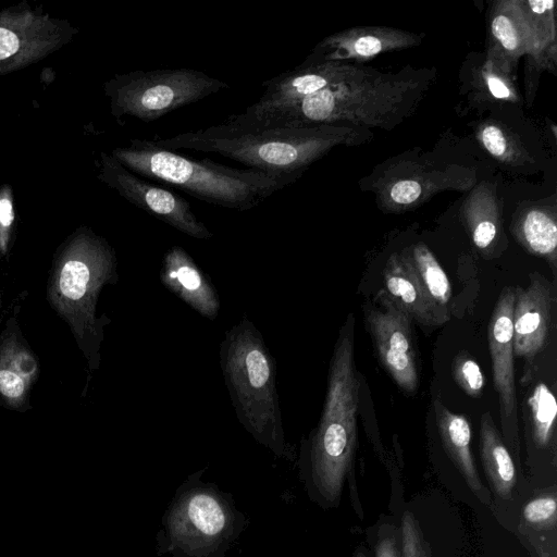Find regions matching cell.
<instances>
[{"mask_svg":"<svg viewBox=\"0 0 557 557\" xmlns=\"http://www.w3.org/2000/svg\"><path fill=\"white\" fill-rule=\"evenodd\" d=\"M458 386L470 397H480L484 387V375L479 363L468 354H458L451 366Z\"/></svg>","mask_w":557,"mask_h":557,"instance_id":"cell-30","label":"cell"},{"mask_svg":"<svg viewBox=\"0 0 557 557\" xmlns=\"http://www.w3.org/2000/svg\"><path fill=\"white\" fill-rule=\"evenodd\" d=\"M515 299L516 287L503 288L487 329L493 383L498 395L500 423L504 436L510 444L518 440L512 332Z\"/></svg>","mask_w":557,"mask_h":557,"instance_id":"cell-14","label":"cell"},{"mask_svg":"<svg viewBox=\"0 0 557 557\" xmlns=\"http://www.w3.org/2000/svg\"><path fill=\"white\" fill-rule=\"evenodd\" d=\"M424 34L388 26L351 27L332 34L320 41L305 62L362 63L379 54L419 46Z\"/></svg>","mask_w":557,"mask_h":557,"instance_id":"cell-15","label":"cell"},{"mask_svg":"<svg viewBox=\"0 0 557 557\" xmlns=\"http://www.w3.org/2000/svg\"><path fill=\"white\" fill-rule=\"evenodd\" d=\"M372 137L371 131L359 127H271L239 123L228 117L218 125L152 143L173 151L218 153L248 169L295 182L314 161L336 146H359Z\"/></svg>","mask_w":557,"mask_h":557,"instance_id":"cell-2","label":"cell"},{"mask_svg":"<svg viewBox=\"0 0 557 557\" xmlns=\"http://www.w3.org/2000/svg\"><path fill=\"white\" fill-rule=\"evenodd\" d=\"M77 28L26 2L0 11V75L29 66L69 44Z\"/></svg>","mask_w":557,"mask_h":557,"instance_id":"cell-10","label":"cell"},{"mask_svg":"<svg viewBox=\"0 0 557 557\" xmlns=\"http://www.w3.org/2000/svg\"><path fill=\"white\" fill-rule=\"evenodd\" d=\"M433 408L438 434L447 455L468 486L484 504L490 505L491 498L484 490L471 453V426L468 419L451 412L440 397L434 399Z\"/></svg>","mask_w":557,"mask_h":557,"instance_id":"cell-22","label":"cell"},{"mask_svg":"<svg viewBox=\"0 0 557 557\" xmlns=\"http://www.w3.org/2000/svg\"><path fill=\"white\" fill-rule=\"evenodd\" d=\"M480 450L484 472L493 490L499 497L509 498L517 483L516 467L490 411L481 416Z\"/></svg>","mask_w":557,"mask_h":557,"instance_id":"cell-25","label":"cell"},{"mask_svg":"<svg viewBox=\"0 0 557 557\" xmlns=\"http://www.w3.org/2000/svg\"><path fill=\"white\" fill-rule=\"evenodd\" d=\"M17 308L0 333V404L26 412L32 408L30 394L39 376V360L21 331Z\"/></svg>","mask_w":557,"mask_h":557,"instance_id":"cell-16","label":"cell"},{"mask_svg":"<svg viewBox=\"0 0 557 557\" xmlns=\"http://www.w3.org/2000/svg\"><path fill=\"white\" fill-rule=\"evenodd\" d=\"M410 261L418 278L432 301L444 310H448L451 298V286L446 272L434 253L423 243H417L403 250Z\"/></svg>","mask_w":557,"mask_h":557,"instance_id":"cell-26","label":"cell"},{"mask_svg":"<svg viewBox=\"0 0 557 557\" xmlns=\"http://www.w3.org/2000/svg\"><path fill=\"white\" fill-rule=\"evenodd\" d=\"M557 502L554 495H544L530 500L523 508L524 520L541 529L556 527Z\"/></svg>","mask_w":557,"mask_h":557,"instance_id":"cell-33","label":"cell"},{"mask_svg":"<svg viewBox=\"0 0 557 557\" xmlns=\"http://www.w3.org/2000/svg\"><path fill=\"white\" fill-rule=\"evenodd\" d=\"M356 557H364L361 553L357 554Z\"/></svg>","mask_w":557,"mask_h":557,"instance_id":"cell-36","label":"cell"},{"mask_svg":"<svg viewBox=\"0 0 557 557\" xmlns=\"http://www.w3.org/2000/svg\"><path fill=\"white\" fill-rule=\"evenodd\" d=\"M97 176L128 202L183 234L197 239H209L213 236L191 211L186 199L139 178L111 153L101 152Z\"/></svg>","mask_w":557,"mask_h":557,"instance_id":"cell-11","label":"cell"},{"mask_svg":"<svg viewBox=\"0 0 557 557\" xmlns=\"http://www.w3.org/2000/svg\"><path fill=\"white\" fill-rule=\"evenodd\" d=\"M2 295H3V292H2L1 282H0V310H1V306H2Z\"/></svg>","mask_w":557,"mask_h":557,"instance_id":"cell-35","label":"cell"},{"mask_svg":"<svg viewBox=\"0 0 557 557\" xmlns=\"http://www.w3.org/2000/svg\"><path fill=\"white\" fill-rule=\"evenodd\" d=\"M510 231L531 255L544 259L553 272L557 265V220L555 206L531 203L518 209Z\"/></svg>","mask_w":557,"mask_h":557,"instance_id":"cell-23","label":"cell"},{"mask_svg":"<svg viewBox=\"0 0 557 557\" xmlns=\"http://www.w3.org/2000/svg\"><path fill=\"white\" fill-rule=\"evenodd\" d=\"M111 114L132 116L144 123L228 88V85L194 69L136 70L104 83Z\"/></svg>","mask_w":557,"mask_h":557,"instance_id":"cell-8","label":"cell"},{"mask_svg":"<svg viewBox=\"0 0 557 557\" xmlns=\"http://www.w3.org/2000/svg\"><path fill=\"white\" fill-rule=\"evenodd\" d=\"M220 366L239 423L256 442L287 458L288 445L276 388V361L247 317L224 334Z\"/></svg>","mask_w":557,"mask_h":557,"instance_id":"cell-5","label":"cell"},{"mask_svg":"<svg viewBox=\"0 0 557 557\" xmlns=\"http://www.w3.org/2000/svg\"><path fill=\"white\" fill-rule=\"evenodd\" d=\"M383 277L384 292L410 319L422 326L437 327L450 319L449 311L432 301L403 251L388 257Z\"/></svg>","mask_w":557,"mask_h":557,"instance_id":"cell-18","label":"cell"},{"mask_svg":"<svg viewBox=\"0 0 557 557\" xmlns=\"http://www.w3.org/2000/svg\"><path fill=\"white\" fill-rule=\"evenodd\" d=\"M242 522L230 495L194 474L180 486L163 518L159 548L173 557H223Z\"/></svg>","mask_w":557,"mask_h":557,"instance_id":"cell-7","label":"cell"},{"mask_svg":"<svg viewBox=\"0 0 557 557\" xmlns=\"http://www.w3.org/2000/svg\"><path fill=\"white\" fill-rule=\"evenodd\" d=\"M555 289L541 273L530 274L525 288L516 287L512 314L513 355L524 361L521 383L535 373V359L545 348L553 323Z\"/></svg>","mask_w":557,"mask_h":557,"instance_id":"cell-13","label":"cell"},{"mask_svg":"<svg viewBox=\"0 0 557 557\" xmlns=\"http://www.w3.org/2000/svg\"><path fill=\"white\" fill-rule=\"evenodd\" d=\"M111 154L131 172L174 186L210 205L250 210L294 181L255 169H236L209 158L190 159L156 146L149 139H132Z\"/></svg>","mask_w":557,"mask_h":557,"instance_id":"cell-4","label":"cell"},{"mask_svg":"<svg viewBox=\"0 0 557 557\" xmlns=\"http://www.w3.org/2000/svg\"><path fill=\"white\" fill-rule=\"evenodd\" d=\"M371 189L381 210L405 212L420 207L435 194L471 190L476 182L470 168L440 164L430 157L399 156L381 164Z\"/></svg>","mask_w":557,"mask_h":557,"instance_id":"cell-9","label":"cell"},{"mask_svg":"<svg viewBox=\"0 0 557 557\" xmlns=\"http://www.w3.org/2000/svg\"><path fill=\"white\" fill-rule=\"evenodd\" d=\"M531 45L518 0L493 3L488 15L487 55L513 75L522 55H530Z\"/></svg>","mask_w":557,"mask_h":557,"instance_id":"cell-21","label":"cell"},{"mask_svg":"<svg viewBox=\"0 0 557 557\" xmlns=\"http://www.w3.org/2000/svg\"><path fill=\"white\" fill-rule=\"evenodd\" d=\"M435 75L434 69L408 65L384 73L359 64L349 76L300 100L230 117L271 127L337 125L392 131L417 110Z\"/></svg>","mask_w":557,"mask_h":557,"instance_id":"cell-1","label":"cell"},{"mask_svg":"<svg viewBox=\"0 0 557 557\" xmlns=\"http://www.w3.org/2000/svg\"><path fill=\"white\" fill-rule=\"evenodd\" d=\"M161 283L205 318L214 320L220 299L214 285L189 253L180 246L170 248L162 260Z\"/></svg>","mask_w":557,"mask_h":557,"instance_id":"cell-19","label":"cell"},{"mask_svg":"<svg viewBox=\"0 0 557 557\" xmlns=\"http://www.w3.org/2000/svg\"><path fill=\"white\" fill-rule=\"evenodd\" d=\"M528 404L534 442L542 448L548 447L555 435L556 397L549 386L539 382L533 388Z\"/></svg>","mask_w":557,"mask_h":557,"instance_id":"cell-28","label":"cell"},{"mask_svg":"<svg viewBox=\"0 0 557 557\" xmlns=\"http://www.w3.org/2000/svg\"><path fill=\"white\" fill-rule=\"evenodd\" d=\"M401 557H431L430 545L410 511L401 517Z\"/></svg>","mask_w":557,"mask_h":557,"instance_id":"cell-31","label":"cell"},{"mask_svg":"<svg viewBox=\"0 0 557 557\" xmlns=\"http://www.w3.org/2000/svg\"><path fill=\"white\" fill-rule=\"evenodd\" d=\"M359 382L354 362L352 326L338 337L330 362L326 394L307 447L309 486L326 504H335L350 470L357 445Z\"/></svg>","mask_w":557,"mask_h":557,"instance_id":"cell-6","label":"cell"},{"mask_svg":"<svg viewBox=\"0 0 557 557\" xmlns=\"http://www.w3.org/2000/svg\"><path fill=\"white\" fill-rule=\"evenodd\" d=\"M358 65L352 62H304L294 70L263 82L264 92L245 112L258 113L300 100L349 76Z\"/></svg>","mask_w":557,"mask_h":557,"instance_id":"cell-17","label":"cell"},{"mask_svg":"<svg viewBox=\"0 0 557 557\" xmlns=\"http://www.w3.org/2000/svg\"><path fill=\"white\" fill-rule=\"evenodd\" d=\"M375 557H401L394 536H383L379 540Z\"/></svg>","mask_w":557,"mask_h":557,"instance_id":"cell-34","label":"cell"},{"mask_svg":"<svg viewBox=\"0 0 557 557\" xmlns=\"http://www.w3.org/2000/svg\"><path fill=\"white\" fill-rule=\"evenodd\" d=\"M480 75L485 89L494 99L508 102L519 101L513 75L502 69L491 58L486 57L480 69Z\"/></svg>","mask_w":557,"mask_h":557,"instance_id":"cell-29","label":"cell"},{"mask_svg":"<svg viewBox=\"0 0 557 557\" xmlns=\"http://www.w3.org/2000/svg\"><path fill=\"white\" fill-rule=\"evenodd\" d=\"M15 228L13 191L10 185L0 186V259L11 251Z\"/></svg>","mask_w":557,"mask_h":557,"instance_id":"cell-32","label":"cell"},{"mask_svg":"<svg viewBox=\"0 0 557 557\" xmlns=\"http://www.w3.org/2000/svg\"><path fill=\"white\" fill-rule=\"evenodd\" d=\"M518 4L531 45L528 61H532L536 69L555 73L557 32L554 0H518Z\"/></svg>","mask_w":557,"mask_h":557,"instance_id":"cell-24","label":"cell"},{"mask_svg":"<svg viewBox=\"0 0 557 557\" xmlns=\"http://www.w3.org/2000/svg\"><path fill=\"white\" fill-rule=\"evenodd\" d=\"M119 280L117 259L106 238L86 226L77 228L55 252L47 283L51 308L67 324L90 372L98 370L104 327L97 315L102 288Z\"/></svg>","mask_w":557,"mask_h":557,"instance_id":"cell-3","label":"cell"},{"mask_svg":"<svg viewBox=\"0 0 557 557\" xmlns=\"http://www.w3.org/2000/svg\"><path fill=\"white\" fill-rule=\"evenodd\" d=\"M463 224L475 248L484 258L498 257L506 249L502 208L494 187L488 182L474 185L461 208Z\"/></svg>","mask_w":557,"mask_h":557,"instance_id":"cell-20","label":"cell"},{"mask_svg":"<svg viewBox=\"0 0 557 557\" xmlns=\"http://www.w3.org/2000/svg\"><path fill=\"white\" fill-rule=\"evenodd\" d=\"M376 300L381 308H364V321L377 358L401 389L413 393L419 386V372L411 319L384 290Z\"/></svg>","mask_w":557,"mask_h":557,"instance_id":"cell-12","label":"cell"},{"mask_svg":"<svg viewBox=\"0 0 557 557\" xmlns=\"http://www.w3.org/2000/svg\"><path fill=\"white\" fill-rule=\"evenodd\" d=\"M475 136L484 150L497 161L519 165L531 158L515 134L498 122L485 121L475 131Z\"/></svg>","mask_w":557,"mask_h":557,"instance_id":"cell-27","label":"cell"}]
</instances>
